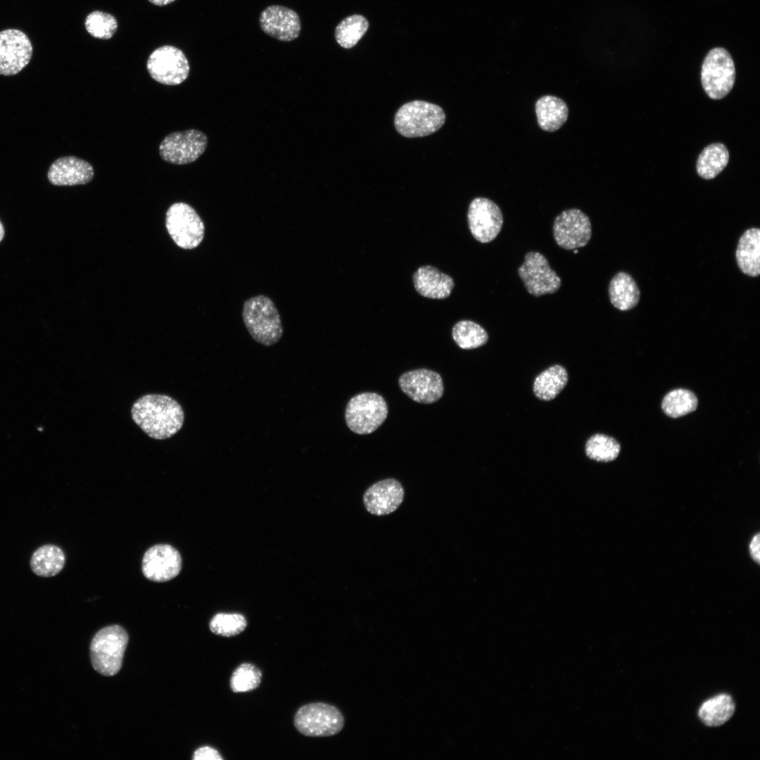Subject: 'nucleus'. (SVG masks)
I'll list each match as a JSON object with an SVG mask.
<instances>
[{"label": "nucleus", "mask_w": 760, "mask_h": 760, "mask_svg": "<svg viewBox=\"0 0 760 760\" xmlns=\"http://www.w3.org/2000/svg\"><path fill=\"white\" fill-rule=\"evenodd\" d=\"M135 424L149 437L163 440L182 427L184 414L174 398L162 394H147L135 401L131 409Z\"/></svg>", "instance_id": "nucleus-1"}, {"label": "nucleus", "mask_w": 760, "mask_h": 760, "mask_svg": "<svg viewBox=\"0 0 760 760\" xmlns=\"http://www.w3.org/2000/svg\"><path fill=\"white\" fill-rule=\"evenodd\" d=\"M242 319L253 339L262 346H272L282 336L280 315L272 300L265 295L251 297L244 302Z\"/></svg>", "instance_id": "nucleus-2"}, {"label": "nucleus", "mask_w": 760, "mask_h": 760, "mask_svg": "<svg viewBox=\"0 0 760 760\" xmlns=\"http://www.w3.org/2000/svg\"><path fill=\"white\" fill-rule=\"evenodd\" d=\"M445 121L439 106L416 100L403 105L397 110L394 125L398 132L407 138L423 137L437 132Z\"/></svg>", "instance_id": "nucleus-3"}, {"label": "nucleus", "mask_w": 760, "mask_h": 760, "mask_svg": "<svg viewBox=\"0 0 760 760\" xmlns=\"http://www.w3.org/2000/svg\"><path fill=\"white\" fill-rule=\"evenodd\" d=\"M128 640L127 633L119 625L99 630L90 645L91 661L94 670L106 676L115 675L122 666Z\"/></svg>", "instance_id": "nucleus-4"}, {"label": "nucleus", "mask_w": 760, "mask_h": 760, "mask_svg": "<svg viewBox=\"0 0 760 760\" xmlns=\"http://www.w3.org/2000/svg\"><path fill=\"white\" fill-rule=\"evenodd\" d=\"M388 405L376 393L365 392L351 398L346 407V423L357 434H369L376 431L386 420Z\"/></svg>", "instance_id": "nucleus-5"}, {"label": "nucleus", "mask_w": 760, "mask_h": 760, "mask_svg": "<svg viewBox=\"0 0 760 760\" xmlns=\"http://www.w3.org/2000/svg\"><path fill=\"white\" fill-rule=\"evenodd\" d=\"M296 730L310 737H328L338 734L344 726V717L336 707L313 702L303 705L295 714Z\"/></svg>", "instance_id": "nucleus-6"}, {"label": "nucleus", "mask_w": 760, "mask_h": 760, "mask_svg": "<svg viewBox=\"0 0 760 760\" xmlns=\"http://www.w3.org/2000/svg\"><path fill=\"white\" fill-rule=\"evenodd\" d=\"M735 80V68L729 52L721 47L709 51L701 71L702 84L709 97L723 99L733 87Z\"/></svg>", "instance_id": "nucleus-7"}, {"label": "nucleus", "mask_w": 760, "mask_h": 760, "mask_svg": "<svg viewBox=\"0 0 760 760\" xmlns=\"http://www.w3.org/2000/svg\"><path fill=\"white\" fill-rule=\"evenodd\" d=\"M165 225L174 242L183 249L196 248L204 238L205 225L202 219L186 203H175L168 208Z\"/></svg>", "instance_id": "nucleus-8"}, {"label": "nucleus", "mask_w": 760, "mask_h": 760, "mask_svg": "<svg viewBox=\"0 0 760 760\" xmlns=\"http://www.w3.org/2000/svg\"><path fill=\"white\" fill-rule=\"evenodd\" d=\"M207 146L208 137L203 132L189 129L167 135L159 146V154L167 163L185 165L196 160Z\"/></svg>", "instance_id": "nucleus-9"}, {"label": "nucleus", "mask_w": 760, "mask_h": 760, "mask_svg": "<svg viewBox=\"0 0 760 760\" xmlns=\"http://www.w3.org/2000/svg\"><path fill=\"white\" fill-rule=\"evenodd\" d=\"M151 77L166 85H177L188 77L190 70L184 53L177 47L165 45L155 49L147 61Z\"/></svg>", "instance_id": "nucleus-10"}, {"label": "nucleus", "mask_w": 760, "mask_h": 760, "mask_svg": "<svg viewBox=\"0 0 760 760\" xmlns=\"http://www.w3.org/2000/svg\"><path fill=\"white\" fill-rule=\"evenodd\" d=\"M517 272L528 293L536 297L552 294L561 286V279L538 252L527 253Z\"/></svg>", "instance_id": "nucleus-11"}, {"label": "nucleus", "mask_w": 760, "mask_h": 760, "mask_svg": "<svg viewBox=\"0 0 760 760\" xmlns=\"http://www.w3.org/2000/svg\"><path fill=\"white\" fill-rule=\"evenodd\" d=\"M553 235L557 244L565 250L583 247L592 235L590 219L578 208L566 210L555 217Z\"/></svg>", "instance_id": "nucleus-12"}, {"label": "nucleus", "mask_w": 760, "mask_h": 760, "mask_svg": "<svg viewBox=\"0 0 760 760\" xmlns=\"http://www.w3.org/2000/svg\"><path fill=\"white\" fill-rule=\"evenodd\" d=\"M467 220L474 238L481 243H488L500 233L503 216L499 206L493 201L477 197L469 205Z\"/></svg>", "instance_id": "nucleus-13"}, {"label": "nucleus", "mask_w": 760, "mask_h": 760, "mask_svg": "<svg viewBox=\"0 0 760 760\" xmlns=\"http://www.w3.org/2000/svg\"><path fill=\"white\" fill-rule=\"evenodd\" d=\"M32 46L28 37L17 29L0 32V75H14L30 62Z\"/></svg>", "instance_id": "nucleus-14"}, {"label": "nucleus", "mask_w": 760, "mask_h": 760, "mask_svg": "<svg viewBox=\"0 0 760 760\" xmlns=\"http://www.w3.org/2000/svg\"><path fill=\"white\" fill-rule=\"evenodd\" d=\"M182 568L179 551L168 544H158L144 555L141 569L144 576L154 582H165L176 577Z\"/></svg>", "instance_id": "nucleus-15"}, {"label": "nucleus", "mask_w": 760, "mask_h": 760, "mask_svg": "<svg viewBox=\"0 0 760 760\" xmlns=\"http://www.w3.org/2000/svg\"><path fill=\"white\" fill-rule=\"evenodd\" d=\"M402 391L414 401L431 404L443 395L444 386L441 375L427 369H418L403 373L398 379Z\"/></svg>", "instance_id": "nucleus-16"}, {"label": "nucleus", "mask_w": 760, "mask_h": 760, "mask_svg": "<svg viewBox=\"0 0 760 760\" xmlns=\"http://www.w3.org/2000/svg\"><path fill=\"white\" fill-rule=\"evenodd\" d=\"M259 23L265 34L281 42L296 39L301 30L298 14L281 5H272L265 8L260 15Z\"/></svg>", "instance_id": "nucleus-17"}, {"label": "nucleus", "mask_w": 760, "mask_h": 760, "mask_svg": "<svg viewBox=\"0 0 760 760\" xmlns=\"http://www.w3.org/2000/svg\"><path fill=\"white\" fill-rule=\"evenodd\" d=\"M404 488L395 479L381 480L369 486L364 493L363 503L368 512L384 516L394 512L404 499Z\"/></svg>", "instance_id": "nucleus-18"}, {"label": "nucleus", "mask_w": 760, "mask_h": 760, "mask_svg": "<svg viewBox=\"0 0 760 760\" xmlns=\"http://www.w3.org/2000/svg\"><path fill=\"white\" fill-rule=\"evenodd\" d=\"M94 175V168L89 163L75 156H65L51 165L47 177L56 186H73L90 182Z\"/></svg>", "instance_id": "nucleus-19"}, {"label": "nucleus", "mask_w": 760, "mask_h": 760, "mask_svg": "<svg viewBox=\"0 0 760 760\" xmlns=\"http://www.w3.org/2000/svg\"><path fill=\"white\" fill-rule=\"evenodd\" d=\"M413 283L421 296L433 299L448 298L455 286L450 276L431 265L419 267L413 275Z\"/></svg>", "instance_id": "nucleus-20"}, {"label": "nucleus", "mask_w": 760, "mask_h": 760, "mask_svg": "<svg viewBox=\"0 0 760 760\" xmlns=\"http://www.w3.org/2000/svg\"><path fill=\"white\" fill-rule=\"evenodd\" d=\"M737 266L742 273L752 277L760 274V229H747L739 239L735 252Z\"/></svg>", "instance_id": "nucleus-21"}, {"label": "nucleus", "mask_w": 760, "mask_h": 760, "mask_svg": "<svg viewBox=\"0 0 760 760\" xmlns=\"http://www.w3.org/2000/svg\"><path fill=\"white\" fill-rule=\"evenodd\" d=\"M536 114L539 127L546 132L559 129L567 120L569 108L560 98L545 95L539 98L535 104Z\"/></svg>", "instance_id": "nucleus-22"}, {"label": "nucleus", "mask_w": 760, "mask_h": 760, "mask_svg": "<svg viewBox=\"0 0 760 760\" xmlns=\"http://www.w3.org/2000/svg\"><path fill=\"white\" fill-rule=\"evenodd\" d=\"M608 291L612 305L621 311L633 309L640 300V293L636 282L625 272H619L612 277Z\"/></svg>", "instance_id": "nucleus-23"}, {"label": "nucleus", "mask_w": 760, "mask_h": 760, "mask_svg": "<svg viewBox=\"0 0 760 760\" xmlns=\"http://www.w3.org/2000/svg\"><path fill=\"white\" fill-rule=\"evenodd\" d=\"M568 382V373L562 365H552L534 379L533 390L536 398L549 401L555 398Z\"/></svg>", "instance_id": "nucleus-24"}, {"label": "nucleus", "mask_w": 760, "mask_h": 760, "mask_svg": "<svg viewBox=\"0 0 760 760\" xmlns=\"http://www.w3.org/2000/svg\"><path fill=\"white\" fill-rule=\"evenodd\" d=\"M65 563V554L59 547L45 545L32 554L30 567L39 576L51 577L58 574L64 567Z\"/></svg>", "instance_id": "nucleus-25"}, {"label": "nucleus", "mask_w": 760, "mask_h": 760, "mask_svg": "<svg viewBox=\"0 0 760 760\" xmlns=\"http://www.w3.org/2000/svg\"><path fill=\"white\" fill-rule=\"evenodd\" d=\"M729 153L721 143H714L699 154L696 165L697 174L705 179L716 177L728 165Z\"/></svg>", "instance_id": "nucleus-26"}, {"label": "nucleus", "mask_w": 760, "mask_h": 760, "mask_svg": "<svg viewBox=\"0 0 760 760\" xmlns=\"http://www.w3.org/2000/svg\"><path fill=\"white\" fill-rule=\"evenodd\" d=\"M735 709L732 697L719 695L704 702L699 708V717L707 726H719L728 721Z\"/></svg>", "instance_id": "nucleus-27"}, {"label": "nucleus", "mask_w": 760, "mask_h": 760, "mask_svg": "<svg viewBox=\"0 0 760 760\" xmlns=\"http://www.w3.org/2000/svg\"><path fill=\"white\" fill-rule=\"evenodd\" d=\"M368 20L362 15L354 14L342 20L336 26L334 36L336 42L344 49L355 46L369 28Z\"/></svg>", "instance_id": "nucleus-28"}, {"label": "nucleus", "mask_w": 760, "mask_h": 760, "mask_svg": "<svg viewBox=\"0 0 760 760\" xmlns=\"http://www.w3.org/2000/svg\"><path fill=\"white\" fill-rule=\"evenodd\" d=\"M698 405L697 396L685 388L672 390L664 398L661 408L669 417L677 418L695 411Z\"/></svg>", "instance_id": "nucleus-29"}, {"label": "nucleus", "mask_w": 760, "mask_h": 760, "mask_svg": "<svg viewBox=\"0 0 760 760\" xmlns=\"http://www.w3.org/2000/svg\"><path fill=\"white\" fill-rule=\"evenodd\" d=\"M452 338L462 349H474L485 345L488 340L486 330L471 320H461L452 330Z\"/></svg>", "instance_id": "nucleus-30"}, {"label": "nucleus", "mask_w": 760, "mask_h": 760, "mask_svg": "<svg viewBox=\"0 0 760 760\" xmlns=\"http://www.w3.org/2000/svg\"><path fill=\"white\" fill-rule=\"evenodd\" d=\"M621 445L613 437L596 433L585 443V452L588 457L597 462H608L619 455Z\"/></svg>", "instance_id": "nucleus-31"}, {"label": "nucleus", "mask_w": 760, "mask_h": 760, "mask_svg": "<svg viewBox=\"0 0 760 760\" xmlns=\"http://www.w3.org/2000/svg\"><path fill=\"white\" fill-rule=\"evenodd\" d=\"M262 677L261 671L255 665L243 663L232 673L230 688L234 692H249L260 685Z\"/></svg>", "instance_id": "nucleus-32"}, {"label": "nucleus", "mask_w": 760, "mask_h": 760, "mask_svg": "<svg viewBox=\"0 0 760 760\" xmlns=\"http://www.w3.org/2000/svg\"><path fill=\"white\" fill-rule=\"evenodd\" d=\"M246 626V619L239 613H218L209 623L211 632L223 637L237 635L241 633Z\"/></svg>", "instance_id": "nucleus-33"}, {"label": "nucleus", "mask_w": 760, "mask_h": 760, "mask_svg": "<svg viewBox=\"0 0 760 760\" xmlns=\"http://www.w3.org/2000/svg\"><path fill=\"white\" fill-rule=\"evenodd\" d=\"M87 31L94 37L103 39L111 38L118 29L115 18L100 11L90 13L84 22Z\"/></svg>", "instance_id": "nucleus-34"}, {"label": "nucleus", "mask_w": 760, "mask_h": 760, "mask_svg": "<svg viewBox=\"0 0 760 760\" xmlns=\"http://www.w3.org/2000/svg\"><path fill=\"white\" fill-rule=\"evenodd\" d=\"M194 760H222L220 752L213 747L204 746L197 749L193 756Z\"/></svg>", "instance_id": "nucleus-35"}, {"label": "nucleus", "mask_w": 760, "mask_h": 760, "mask_svg": "<svg viewBox=\"0 0 760 760\" xmlns=\"http://www.w3.org/2000/svg\"><path fill=\"white\" fill-rule=\"evenodd\" d=\"M760 535L759 533L755 534L749 545V555L752 559L757 564L760 562Z\"/></svg>", "instance_id": "nucleus-36"}, {"label": "nucleus", "mask_w": 760, "mask_h": 760, "mask_svg": "<svg viewBox=\"0 0 760 760\" xmlns=\"http://www.w3.org/2000/svg\"><path fill=\"white\" fill-rule=\"evenodd\" d=\"M151 3L156 6H165L172 3L175 0H148Z\"/></svg>", "instance_id": "nucleus-37"}, {"label": "nucleus", "mask_w": 760, "mask_h": 760, "mask_svg": "<svg viewBox=\"0 0 760 760\" xmlns=\"http://www.w3.org/2000/svg\"><path fill=\"white\" fill-rule=\"evenodd\" d=\"M4 236V229L2 223L0 221V242L3 239Z\"/></svg>", "instance_id": "nucleus-38"}]
</instances>
